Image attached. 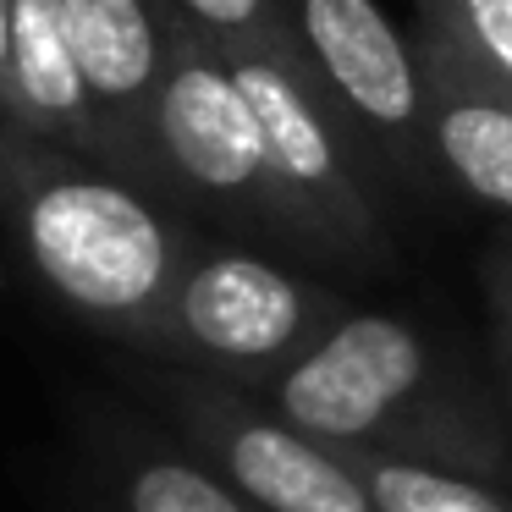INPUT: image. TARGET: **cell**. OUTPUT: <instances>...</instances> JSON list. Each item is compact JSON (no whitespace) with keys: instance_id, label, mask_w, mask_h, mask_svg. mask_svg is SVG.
<instances>
[{"instance_id":"cell-1","label":"cell","mask_w":512,"mask_h":512,"mask_svg":"<svg viewBox=\"0 0 512 512\" xmlns=\"http://www.w3.org/2000/svg\"><path fill=\"white\" fill-rule=\"evenodd\" d=\"M0 226L56 303L155 353L171 287L199 248L155 193L0 116Z\"/></svg>"},{"instance_id":"cell-2","label":"cell","mask_w":512,"mask_h":512,"mask_svg":"<svg viewBox=\"0 0 512 512\" xmlns=\"http://www.w3.org/2000/svg\"><path fill=\"white\" fill-rule=\"evenodd\" d=\"M270 413L336 452H380L490 479L501 446L479 413L435 397V358L402 314H342L270 380Z\"/></svg>"},{"instance_id":"cell-3","label":"cell","mask_w":512,"mask_h":512,"mask_svg":"<svg viewBox=\"0 0 512 512\" xmlns=\"http://www.w3.org/2000/svg\"><path fill=\"white\" fill-rule=\"evenodd\" d=\"M171 23V56L155 100V166H160V193L177 204L221 215L248 232L298 243L287 199H281L276 166L265 149L254 105L243 83L232 78L221 39L199 28L177 0H166Z\"/></svg>"},{"instance_id":"cell-4","label":"cell","mask_w":512,"mask_h":512,"mask_svg":"<svg viewBox=\"0 0 512 512\" xmlns=\"http://www.w3.org/2000/svg\"><path fill=\"white\" fill-rule=\"evenodd\" d=\"M221 50L265 127L270 166H276L281 199L298 221L303 248L353 259V265H380L391 243L364 177V166L375 160L353 133V122L336 111L325 83L309 72L298 39H276V45H226L221 39Z\"/></svg>"},{"instance_id":"cell-5","label":"cell","mask_w":512,"mask_h":512,"mask_svg":"<svg viewBox=\"0 0 512 512\" xmlns=\"http://www.w3.org/2000/svg\"><path fill=\"white\" fill-rule=\"evenodd\" d=\"M336 320L342 303L276 259L243 248H193L160 314L155 353L237 380H276Z\"/></svg>"},{"instance_id":"cell-6","label":"cell","mask_w":512,"mask_h":512,"mask_svg":"<svg viewBox=\"0 0 512 512\" xmlns=\"http://www.w3.org/2000/svg\"><path fill=\"white\" fill-rule=\"evenodd\" d=\"M281 17L309 72L364 138L369 160L413 188L441 177L424 133L419 50L408 34H397V23L375 0H281Z\"/></svg>"},{"instance_id":"cell-7","label":"cell","mask_w":512,"mask_h":512,"mask_svg":"<svg viewBox=\"0 0 512 512\" xmlns=\"http://www.w3.org/2000/svg\"><path fill=\"white\" fill-rule=\"evenodd\" d=\"M182 419L215 474L232 479L259 512H380L347 452L309 441L221 380L182 391Z\"/></svg>"},{"instance_id":"cell-8","label":"cell","mask_w":512,"mask_h":512,"mask_svg":"<svg viewBox=\"0 0 512 512\" xmlns=\"http://www.w3.org/2000/svg\"><path fill=\"white\" fill-rule=\"evenodd\" d=\"M61 17L94 116L111 138L116 177L166 199L155 166V100L171 56L166 0H61Z\"/></svg>"},{"instance_id":"cell-9","label":"cell","mask_w":512,"mask_h":512,"mask_svg":"<svg viewBox=\"0 0 512 512\" xmlns=\"http://www.w3.org/2000/svg\"><path fill=\"white\" fill-rule=\"evenodd\" d=\"M424 72V133L441 182L463 188L485 210L512 215V83L485 72L452 34L413 23Z\"/></svg>"},{"instance_id":"cell-10","label":"cell","mask_w":512,"mask_h":512,"mask_svg":"<svg viewBox=\"0 0 512 512\" xmlns=\"http://www.w3.org/2000/svg\"><path fill=\"white\" fill-rule=\"evenodd\" d=\"M12 122L116 171L111 138L72 56L61 0H12Z\"/></svg>"},{"instance_id":"cell-11","label":"cell","mask_w":512,"mask_h":512,"mask_svg":"<svg viewBox=\"0 0 512 512\" xmlns=\"http://www.w3.org/2000/svg\"><path fill=\"white\" fill-rule=\"evenodd\" d=\"M347 457L364 474L380 512H512L507 490H496L479 474L408 463V457H380V452H347Z\"/></svg>"},{"instance_id":"cell-12","label":"cell","mask_w":512,"mask_h":512,"mask_svg":"<svg viewBox=\"0 0 512 512\" xmlns=\"http://www.w3.org/2000/svg\"><path fill=\"white\" fill-rule=\"evenodd\" d=\"M122 512H259L226 474L188 457H144L122 485Z\"/></svg>"},{"instance_id":"cell-13","label":"cell","mask_w":512,"mask_h":512,"mask_svg":"<svg viewBox=\"0 0 512 512\" xmlns=\"http://www.w3.org/2000/svg\"><path fill=\"white\" fill-rule=\"evenodd\" d=\"M419 17L452 34L485 72L512 83V0H419Z\"/></svg>"},{"instance_id":"cell-14","label":"cell","mask_w":512,"mask_h":512,"mask_svg":"<svg viewBox=\"0 0 512 512\" xmlns=\"http://www.w3.org/2000/svg\"><path fill=\"white\" fill-rule=\"evenodd\" d=\"M182 12L199 28H210L226 45H276L292 39L287 17H281V0H177Z\"/></svg>"},{"instance_id":"cell-15","label":"cell","mask_w":512,"mask_h":512,"mask_svg":"<svg viewBox=\"0 0 512 512\" xmlns=\"http://www.w3.org/2000/svg\"><path fill=\"white\" fill-rule=\"evenodd\" d=\"M485 292H490V320H496V353H501L507 391H512V248L490 254V265H485Z\"/></svg>"},{"instance_id":"cell-16","label":"cell","mask_w":512,"mask_h":512,"mask_svg":"<svg viewBox=\"0 0 512 512\" xmlns=\"http://www.w3.org/2000/svg\"><path fill=\"white\" fill-rule=\"evenodd\" d=\"M0 116L12 122V0H0Z\"/></svg>"},{"instance_id":"cell-17","label":"cell","mask_w":512,"mask_h":512,"mask_svg":"<svg viewBox=\"0 0 512 512\" xmlns=\"http://www.w3.org/2000/svg\"><path fill=\"white\" fill-rule=\"evenodd\" d=\"M507 474H512V452H507Z\"/></svg>"}]
</instances>
